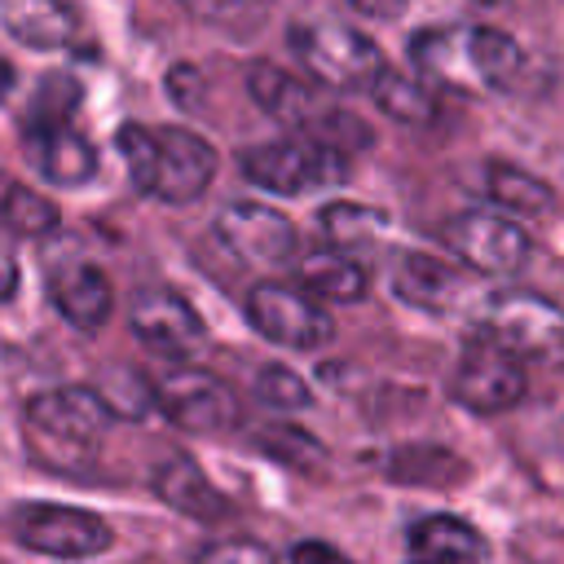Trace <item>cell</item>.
Returning a JSON list of instances; mask_svg holds the SVG:
<instances>
[{
	"mask_svg": "<svg viewBox=\"0 0 564 564\" xmlns=\"http://www.w3.org/2000/svg\"><path fill=\"white\" fill-rule=\"evenodd\" d=\"M115 145L128 163L137 194L159 198V203H194V198H203V189L216 176L212 141H203L198 132L176 128V123H163V128L123 123Z\"/></svg>",
	"mask_w": 564,
	"mask_h": 564,
	"instance_id": "1",
	"label": "cell"
},
{
	"mask_svg": "<svg viewBox=\"0 0 564 564\" xmlns=\"http://www.w3.org/2000/svg\"><path fill=\"white\" fill-rule=\"evenodd\" d=\"M115 423L110 401L97 388H53L35 392L22 410L31 454L53 471H88L97 463V445Z\"/></svg>",
	"mask_w": 564,
	"mask_h": 564,
	"instance_id": "2",
	"label": "cell"
},
{
	"mask_svg": "<svg viewBox=\"0 0 564 564\" xmlns=\"http://www.w3.org/2000/svg\"><path fill=\"white\" fill-rule=\"evenodd\" d=\"M238 167L256 189L286 194V198H304L313 189H335L348 181V154H339L322 141H308V137L251 145V150H242Z\"/></svg>",
	"mask_w": 564,
	"mask_h": 564,
	"instance_id": "3",
	"label": "cell"
},
{
	"mask_svg": "<svg viewBox=\"0 0 564 564\" xmlns=\"http://www.w3.org/2000/svg\"><path fill=\"white\" fill-rule=\"evenodd\" d=\"M291 48L326 88H370L383 70L379 44L344 22H300L291 26Z\"/></svg>",
	"mask_w": 564,
	"mask_h": 564,
	"instance_id": "4",
	"label": "cell"
},
{
	"mask_svg": "<svg viewBox=\"0 0 564 564\" xmlns=\"http://www.w3.org/2000/svg\"><path fill=\"white\" fill-rule=\"evenodd\" d=\"M485 339L520 357H555L564 348V308L533 291H502L485 300Z\"/></svg>",
	"mask_w": 564,
	"mask_h": 564,
	"instance_id": "5",
	"label": "cell"
},
{
	"mask_svg": "<svg viewBox=\"0 0 564 564\" xmlns=\"http://www.w3.org/2000/svg\"><path fill=\"white\" fill-rule=\"evenodd\" d=\"M18 542L35 555L53 560H93L115 546V529L84 507H62V502H35L18 516Z\"/></svg>",
	"mask_w": 564,
	"mask_h": 564,
	"instance_id": "6",
	"label": "cell"
},
{
	"mask_svg": "<svg viewBox=\"0 0 564 564\" xmlns=\"http://www.w3.org/2000/svg\"><path fill=\"white\" fill-rule=\"evenodd\" d=\"M154 405L163 410L167 423H176L181 432H194V436L229 432L238 423V397L212 370H189V366L167 370L154 383Z\"/></svg>",
	"mask_w": 564,
	"mask_h": 564,
	"instance_id": "7",
	"label": "cell"
},
{
	"mask_svg": "<svg viewBox=\"0 0 564 564\" xmlns=\"http://www.w3.org/2000/svg\"><path fill=\"white\" fill-rule=\"evenodd\" d=\"M247 322L282 348H317L335 330L330 313L308 291L282 282H256L247 291Z\"/></svg>",
	"mask_w": 564,
	"mask_h": 564,
	"instance_id": "8",
	"label": "cell"
},
{
	"mask_svg": "<svg viewBox=\"0 0 564 564\" xmlns=\"http://www.w3.org/2000/svg\"><path fill=\"white\" fill-rule=\"evenodd\" d=\"M216 238L220 247L242 260V264H256V269H269V264H286L291 251H295V225L269 207V203H225L220 216H216Z\"/></svg>",
	"mask_w": 564,
	"mask_h": 564,
	"instance_id": "9",
	"label": "cell"
},
{
	"mask_svg": "<svg viewBox=\"0 0 564 564\" xmlns=\"http://www.w3.org/2000/svg\"><path fill=\"white\" fill-rule=\"evenodd\" d=\"M449 392L458 405H467L471 414H498L511 410L524 397V370L511 352H502L489 339H471L454 366Z\"/></svg>",
	"mask_w": 564,
	"mask_h": 564,
	"instance_id": "10",
	"label": "cell"
},
{
	"mask_svg": "<svg viewBox=\"0 0 564 564\" xmlns=\"http://www.w3.org/2000/svg\"><path fill=\"white\" fill-rule=\"evenodd\" d=\"M445 247L480 273H516L529 260V234L502 212H463L441 229Z\"/></svg>",
	"mask_w": 564,
	"mask_h": 564,
	"instance_id": "11",
	"label": "cell"
},
{
	"mask_svg": "<svg viewBox=\"0 0 564 564\" xmlns=\"http://www.w3.org/2000/svg\"><path fill=\"white\" fill-rule=\"evenodd\" d=\"M128 326L132 335L150 348V352H163V357H189L203 348L207 330H203V317L198 308L167 291V286H145L132 295V308H128Z\"/></svg>",
	"mask_w": 564,
	"mask_h": 564,
	"instance_id": "12",
	"label": "cell"
},
{
	"mask_svg": "<svg viewBox=\"0 0 564 564\" xmlns=\"http://www.w3.org/2000/svg\"><path fill=\"white\" fill-rule=\"evenodd\" d=\"M410 62L436 93H485L471 53V26H432L410 40Z\"/></svg>",
	"mask_w": 564,
	"mask_h": 564,
	"instance_id": "13",
	"label": "cell"
},
{
	"mask_svg": "<svg viewBox=\"0 0 564 564\" xmlns=\"http://www.w3.org/2000/svg\"><path fill=\"white\" fill-rule=\"evenodd\" d=\"M247 93L256 97V106L282 123H291L300 137H313L322 128V119L330 115L335 101H326L322 93H313L304 79H295L291 70L273 66V62H251L247 66Z\"/></svg>",
	"mask_w": 564,
	"mask_h": 564,
	"instance_id": "14",
	"label": "cell"
},
{
	"mask_svg": "<svg viewBox=\"0 0 564 564\" xmlns=\"http://www.w3.org/2000/svg\"><path fill=\"white\" fill-rule=\"evenodd\" d=\"M48 300L53 308L84 335H97L106 322H110V308H115V286L110 278L88 264V260H70V264H57L48 273Z\"/></svg>",
	"mask_w": 564,
	"mask_h": 564,
	"instance_id": "15",
	"label": "cell"
},
{
	"mask_svg": "<svg viewBox=\"0 0 564 564\" xmlns=\"http://www.w3.org/2000/svg\"><path fill=\"white\" fill-rule=\"evenodd\" d=\"M26 159L31 167L62 189L88 185L97 176V150L93 141H84L75 128H26Z\"/></svg>",
	"mask_w": 564,
	"mask_h": 564,
	"instance_id": "16",
	"label": "cell"
},
{
	"mask_svg": "<svg viewBox=\"0 0 564 564\" xmlns=\"http://www.w3.org/2000/svg\"><path fill=\"white\" fill-rule=\"evenodd\" d=\"M0 26L22 48H70L79 40V13L66 0H0Z\"/></svg>",
	"mask_w": 564,
	"mask_h": 564,
	"instance_id": "17",
	"label": "cell"
},
{
	"mask_svg": "<svg viewBox=\"0 0 564 564\" xmlns=\"http://www.w3.org/2000/svg\"><path fill=\"white\" fill-rule=\"evenodd\" d=\"M392 291L414 304V308H427V313H449L458 304V295L467 291L463 273L436 256H405L392 273Z\"/></svg>",
	"mask_w": 564,
	"mask_h": 564,
	"instance_id": "18",
	"label": "cell"
},
{
	"mask_svg": "<svg viewBox=\"0 0 564 564\" xmlns=\"http://www.w3.org/2000/svg\"><path fill=\"white\" fill-rule=\"evenodd\" d=\"M154 494L172 511H181L189 520H207V524L229 511V502L212 489V480L203 476V467L194 458H185V454H176V458H167V463L154 467Z\"/></svg>",
	"mask_w": 564,
	"mask_h": 564,
	"instance_id": "19",
	"label": "cell"
},
{
	"mask_svg": "<svg viewBox=\"0 0 564 564\" xmlns=\"http://www.w3.org/2000/svg\"><path fill=\"white\" fill-rule=\"evenodd\" d=\"M366 286H370V273L352 251L322 247V251H308L300 264V291H308L313 300L352 304L366 295Z\"/></svg>",
	"mask_w": 564,
	"mask_h": 564,
	"instance_id": "20",
	"label": "cell"
},
{
	"mask_svg": "<svg viewBox=\"0 0 564 564\" xmlns=\"http://www.w3.org/2000/svg\"><path fill=\"white\" fill-rule=\"evenodd\" d=\"M410 546H414V555L423 564H485V555H489L485 538L471 524L454 520V516H427V520H419L410 529Z\"/></svg>",
	"mask_w": 564,
	"mask_h": 564,
	"instance_id": "21",
	"label": "cell"
},
{
	"mask_svg": "<svg viewBox=\"0 0 564 564\" xmlns=\"http://www.w3.org/2000/svg\"><path fill=\"white\" fill-rule=\"evenodd\" d=\"M370 97L375 106L397 119V123H410V128H423V123H436L441 115V97L432 84H423L419 75H401V70H379L375 84H370Z\"/></svg>",
	"mask_w": 564,
	"mask_h": 564,
	"instance_id": "22",
	"label": "cell"
},
{
	"mask_svg": "<svg viewBox=\"0 0 564 564\" xmlns=\"http://www.w3.org/2000/svg\"><path fill=\"white\" fill-rule=\"evenodd\" d=\"M485 185H489V198L502 212H516V216H542V212L555 207V189L542 176H533L516 163H502V159H494L485 167Z\"/></svg>",
	"mask_w": 564,
	"mask_h": 564,
	"instance_id": "23",
	"label": "cell"
},
{
	"mask_svg": "<svg viewBox=\"0 0 564 564\" xmlns=\"http://www.w3.org/2000/svg\"><path fill=\"white\" fill-rule=\"evenodd\" d=\"M471 53H476V75L485 93H507L524 75V53L520 44L498 31V26H471Z\"/></svg>",
	"mask_w": 564,
	"mask_h": 564,
	"instance_id": "24",
	"label": "cell"
},
{
	"mask_svg": "<svg viewBox=\"0 0 564 564\" xmlns=\"http://www.w3.org/2000/svg\"><path fill=\"white\" fill-rule=\"evenodd\" d=\"M388 476L397 485H432V489H445V485H458L467 476V463L441 445H410V449H397L388 458Z\"/></svg>",
	"mask_w": 564,
	"mask_h": 564,
	"instance_id": "25",
	"label": "cell"
},
{
	"mask_svg": "<svg viewBox=\"0 0 564 564\" xmlns=\"http://www.w3.org/2000/svg\"><path fill=\"white\" fill-rule=\"evenodd\" d=\"M383 229H388V216H383L379 207H361V203H326V207H322V234H326V242L339 247V251L366 247V242H375Z\"/></svg>",
	"mask_w": 564,
	"mask_h": 564,
	"instance_id": "26",
	"label": "cell"
},
{
	"mask_svg": "<svg viewBox=\"0 0 564 564\" xmlns=\"http://www.w3.org/2000/svg\"><path fill=\"white\" fill-rule=\"evenodd\" d=\"M57 220H62L57 203L35 194V189H26V185H9L0 194V225L22 234V238H44V234L57 229Z\"/></svg>",
	"mask_w": 564,
	"mask_h": 564,
	"instance_id": "27",
	"label": "cell"
},
{
	"mask_svg": "<svg viewBox=\"0 0 564 564\" xmlns=\"http://www.w3.org/2000/svg\"><path fill=\"white\" fill-rule=\"evenodd\" d=\"M256 445H260L269 458H278L282 467H291V471H317V467H326V445H322L317 436H308L304 427L264 423V427L256 432Z\"/></svg>",
	"mask_w": 564,
	"mask_h": 564,
	"instance_id": "28",
	"label": "cell"
},
{
	"mask_svg": "<svg viewBox=\"0 0 564 564\" xmlns=\"http://www.w3.org/2000/svg\"><path fill=\"white\" fill-rule=\"evenodd\" d=\"M79 106V84L70 75H44L26 106V128H70Z\"/></svg>",
	"mask_w": 564,
	"mask_h": 564,
	"instance_id": "29",
	"label": "cell"
},
{
	"mask_svg": "<svg viewBox=\"0 0 564 564\" xmlns=\"http://www.w3.org/2000/svg\"><path fill=\"white\" fill-rule=\"evenodd\" d=\"M256 397L269 405V410H308L313 405V388L304 383L300 370L291 366H264L256 375Z\"/></svg>",
	"mask_w": 564,
	"mask_h": 564,
	"instance_id": "30",
	"label": "cell"
},
{
	"mask_svg": "<svg viewBox=\"0 0 564 564\" xmlns=\"http://www.w3.org/2000/svg\"><path fill=\"white\" fill-rule=\"evenodd\" d=\"M194 564H273V551L256 538H225V542H207Z\"/></svg>",
	"mask_w": 564,
	"mask_h": 564,
	"instance_id": "31",
	"label": "cell"
},
{
	"mask_svg": "<svg viewBox=\"0 0 564 564\" xmlns=\"http://www.w3.org/2000/svg\"><path fill=\"white\" fill-rule=\"evenodd\" d=\"M203 75L194 70V66H172L167 70V93H172V101L176 106H185V110H194L198 101H203Z\"/></svg>",
	"mask_w": 564,
	"mask_h": 564,
	"instance_id": "32",
	"label": "cell"
},
{
	"mask_svg": "<svg viewBox=\"0 0 564 564\" xmlns=\"http://www.w3.org/2000/svg\"><path fill=\"white\" fill-rule=\"evenodd\" d=\"M194 18H203V22H225V18H234V13H242L251 0H181Z\"/></svg>",
	"mask_w": 564,
	"mask_h": 564,
	"instance_id": "33",
	"label": "cell"
},
{
	"mask_svg": "<svg viewBox=\"0 0 564 564\" xmlns=\"http://www.w3.org/2000/svg\"><path fill=\"white\" fill-rule=\"evenodd\" d=\"M291 564H352V560H344L335 546H326V542H300L295 551H291Z\"/></svg>",
	"mask_w": 564,
	"mask_h": 564,
	"instance_id": "34",
	"label": "cell"
},
{
	"mask_svg": "<svg viewBox=\"0 0 564 564\" xmlns=\"http://www.w3.org/2000/svg\"><path fill=\"white\" fill-rule=\"evenodd\" d=\"M348 4H352V13H361V18H379V22H388V18H401L410 0H348Z\"/></svg>",
	"mask_w": 564,
	"mask_h": 564,
	"instance_id": "35",
	"label": "cell"
},
{
	"mask_svg": "<svg viewBox=\"0 0 564 564\" xmlns=\"http://www.w3.org/2000/svg\"><path fill=\"white\" fill-rule=\"evenodd\" d=\"M18 282H22V273H18V260L0 251V304H4V300H13Z\"/></svg>",
	"mask_w": 564,
	"mask_h": 564,
	"instance_id": "36",
	"label": "cell"
},
{
	"mask_svg": "<svg viewBox=\"0 0 564 564\" xmlns=\"http://www.w3.org/2000/svg\"><path fill=\"white\" fill-rule=\"evenodd\" d=\"M9 79H13V75H9V66H4V62H0V93H4V88H9Z\"/></svg>",
	"mask_w": 564,
	"mask_h": 564,
	"instance_id": "37",
	"label": "cell"
},
{
	"mask_svg": "<svg viewBox=\"0 0 564 564\" xmlns=\"http://www.w3.org/2000/svg\"><path fill=\"white\" fill-rule=\"evenodd\" d=\"M480 4H507V0H480Z\"/></svg>",
	"mask_w": 564,
	"mask_h": 564,
	"instance_id": "38",
	"label": "cell"
}]
</instances>
